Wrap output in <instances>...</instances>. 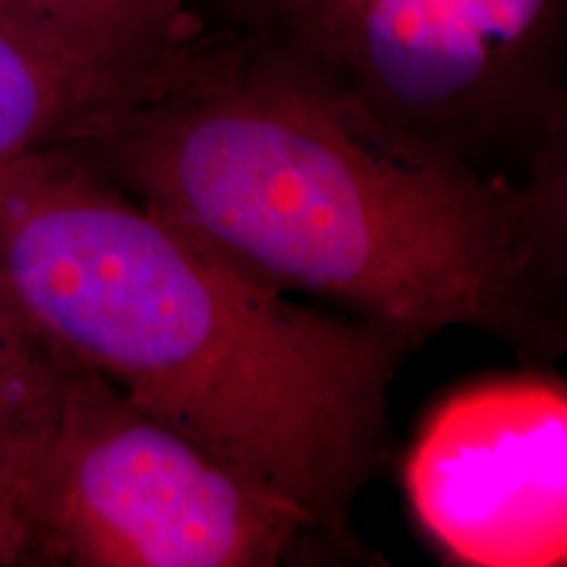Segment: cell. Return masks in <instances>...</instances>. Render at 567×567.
Here are the masks:
<instances>
[{
  "mask_svg": "<svg viewBox=\"0 0 567 567\" xmlns=\"http://www.w3.org/2000/svg\"><path fill=\"white\" fill-rule=\"evenodd\" d=\"M69 145L255 279L342 302L410 347L460 326L526 363L565 350L567 184L394 151L208 24L174 76Z\"/></svg>",
  "mask_w": 567,
  "mask_h": 567,
  "instance_id": "cell-1",
  "label": "cell"
},
{
  "mask_svg": "<svg viewBox=\"0 0 567 567\" xmlns=\"http://www.w3.org/2000/svg\"><path fill=\"white\" fill-rule=\"evenodd\" d=\"M0 268L69 360L363 557L350 515L408 342L297 305L69 142L0 166Z\"/></svg>",
  "mask_w": 567,
  "mask_h": 567,
  "instance_id": "cell-2",
  "label": "cell"
},
{
  "mask_svg": "<svg viewBox=\"0 0 567 567\" xmlns=\"http://www.w3.org/2000/svg\"><path fill=\"white\" fill-rule=\"evenodd\" d=\"M205 3V24L394 151L492 182L567 184V0Z\"/></svg>",
  "mask_w": 567,
  "mask_h": 567,
  "instance_id": "cell-3",
  "label": "cell"
},
{
  "mask_svg": "<svg viewBox=\"0 0 567 567\" xmlns=\"http://www.w3.org/2000/svg\"><path fill=\"white\" fill-rule=\"evenodd\" d=\"M32 565L274 567L342 549L90 368H71L30 476Z\"/></svg>",
  "mask_w": 567,
  "mask_h": 567,
  "instance_id": "cell-4",
  "label": "cell"
},
{
  "mask_svg": "<svg viewBox=\"0 0 567 567\" xmlns=\"http://www.w3.org/2000/svg\"><path fill=\"white\" fill-rule=\"evenodd\" d=\"M405 488L425 534L460 565H565L563 381L528 373L446 396L408 452Z\"/></svg>",
  "mask_w": 567,
  "mask_h": 567,
  "instance_id": "cell-5",
  "label": "cell"
},
{
  "mask_svg": "<svg viewBox=\"0 0 567 567\" xmlns=\"http://www.w3.org/2000/svg\"><path fill=\"white\" fill-rule=\"evenodd\" d=\"M203 30L126 45L0 17V166L76 142L147 95L189 59Z\"/></svg>",
  "mask_w": 567,
  "mask_h": 567,
  "instance_id": "cell-6",
  "label": "cell"
},
{
  "mask_svg": "<svg viewBox=\"0 0 567 567\" xmlns=\"http://www.w3.org/2000/svg\"><path fill=\"white\" fill-rule=\"evenodd\" d=\"M74 360L34 326L0 268V444L40 450Z\"/></svg>",
  "mask_w": 567,
  "mask_h": 567,
  "instance_id": "cell-7",
  "label": "cell"
},
{
  "mask_svg": "<svg viewBox=\"0 0 567 567\" xmlns=\"http://www.w3.org/2000/svg\"><path fill=\"white\" fill-rule=\"evenodd\" d=\"M0 17L126 45L179 40L203 27L195 0H0Z\"/></svg>",
  "mask_w": 567,
  "mask_h": 567,
  "instance_id": "cell-8",
  "label": "cell"
},
{
  "mask_svg": "<svg viewBox=\"0 0 567 567\" xmlns=\"http://www.w3.org/2000/svg\"><path fill=\"white\" fill-rule=\"evenodd\" d=\"M38 450L0 444V567L32 565L30 476Z\"/></svg>",
  "mask_w": 567,
  "mask_h": 567,
  "instance_id": "cell-9",
  "label": "cell"
}]
</instances>
